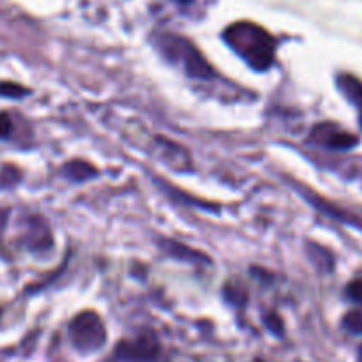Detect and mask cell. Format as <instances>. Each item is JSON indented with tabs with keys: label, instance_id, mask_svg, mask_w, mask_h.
I'll use <instances>...</instances> for the list:
<instances>
[{
	"label": "cell",
	"instance_id": "1",
	"mask_svg": "<svg viewBox=\"0 0 362 362\" xmlns=\"http://www.w3.org/2000/svg\"><path fill=\"white\" fill-rule=\"evenodd\" d=\"M226 45L243 57L253 69L264 71L274 62L276 42L267 30L250 21L230 25L223 34Z\"/></svg>",
	"mask_w": 362,
	"mask_h": 362
},
{
	"label": "cell",
	"instance_id": "2",
	"mask_svg": "<svg viewBox=\"0 0 362 362\" xmlns=\"http://www.w3.org/2000/svg\"><path fill=\"white\" fill-rule=\"evenodd\" d=\"M158 46L163 49L166 57L173 62L180 64L186 74L193 78H211L214 74L211 64L202 57V53L186 39L179 35L166 34L161 35Z\"/></svg>",
	"mask_w": 362,
	"mask_h": 362
},
{
	"label": "cell",
	"instance_id": "3",
	"mask_svg": "<svg viewBox=\"0 0 362 362\" xmlns=\"http://www.w3.org/2000/svg\"><path fill=\"white\" fill-rule=\"evenodd\" d=\"M69 336L73 345L80 352H94L106 341V329L103 320L94 311H83L69 325Z\"/></svg>",
	"mask_w": 362,
	"mask_h": 362
},
{
	"label": "cell",
	"instance_id": "4",
	"mask_svg": "<svg viewBox=\"0 0 362 362\" xmlns=\"http://www.w3.org/2000/svg\"><path fill=\"white\" fill-rule=\"evenodd\" d=\"M117 357L122 362H156L159 357V343L154 334H141L120 343L117 346Z\"/></svg>",
	"mask_w": 362,
	"mask_h": 362
},
{
	"label": "cell",
	"instance_id": "5",
	"mask_svg": "<svg viewBox=\"0 0 362 362\" xmlns=\"http://www.w3.org/2000/svg\"><path fill=\"white\" fill-rule=\"evenodd\" d=\"M313 138L320 144H324L325 147L334 148V151H346V148H352L357 145V136L354 134L345 133V131L334 129V127L329 126H320L315 129Z\"/></svg>",
	"mask_w": 362,
	"mask_h": 362
},
{
	"label": "cell",
	"instance_id": "6",
	"mask_svg": "<svg viewBox=\"0 0 362 362\" xmlns=\"http://www.w3.org/2000/svg\"><path fill=\"white\" fill-rule=\"evenodd\" d=\"M32 233L28 235V246L34 247V250H42V247H48L52 244L49 239L48 226L41 221V219H34V223H30Z\"/></svg>",
	"mask_w": 362,
	"mask_h": 362
},
{
	"label": "cell",
	"instance_id": "7",
	"mask_svg": "<svg viewBox=\"0 0 362 362\" xmlns=\"http://www.w3.org/2000/svg\"><path fill=\"white\" fill-rule=\"evenodd\" d=\"M64 173H66V177H69L71 180H74V182H83V180L94 177L95 173H98V170L85 161H73L69 163V165L64 166Z\"/></svg>",
	"mask_w": 362,
	"mask_h": 362
},
{
	"label": "cell",
	"instance_id": "8",
	"mask_svg": "<svg viewBox=\"0 0 362 362\" xmlns=\"http://www.w3.org/2000/svg\"><path fill=\"white\" fill-rule=\"evenodd\" d=\"M338 81H339V88L345 92L346 98H349L352 103H356V105H359L362 108V83L361 81L356 80L354 76H349V74H345V76H339Z\"/></svg>",
	"mask_w": 362,
	"mask_h": 362
},
{
	"label": "cell",
	"instance_id": "9",
	"mask_svg": "<svg viewBox=\"0 0 362 362\" xmlns=\"http://www.w3.org/2000/svg\"><path fill=\"white\" fill-rule=\"evenodd\" d=\"M163 246H165V250L168 251L170 255H173V257H177V258H182V260H194V262L204 260V262H207V258H205L204 255H198V251L189 250V247L182 246V244H177V243H172V240H166Z\"/></svg>",
	"mask_w": 362,
	"mask_h": 362
},
{
	"label": "cell",
	"instance_id": "10",
	"mask_svg": "<svg viewBox=\"0 0 362 362\" xmlns=\"http://www.w3.org/2000/svg\"><path fill=\"white\" fill-rule=\"evenodd\" d=\"M343 325L354 334H362V313L361 311H350L343 320Z\"/></svg>",
	"mask_w": 362,
	"mask_h": 362
},
{
	"label": "cell",
	"instance_id": "11",
	"mask_svg": "<svg viewBox=\"0 0 362 362\" xmlns=\"http://www.w3.org/2000/svg\"><path fill=\"white\" fill-rule=\"evenodd\" d=\"M27 92V88L18 83H0V94L7 95V98H21Z\"/></svg>",
	"mask_w": 362,
	"mask_h": 362
},
{
	"label": "cell",
	"instance_id": "12",
	"mask_svg": "<svg viewBox=\"0 0 362 362\" xmlns=\"http://www.w3.org/2000/svg\"><path fill=\"white\" fill-rule=\"evenodd\" d=\"M346 293L356 303H362V279H356V281L350 283L349 288H346Z\"/></svg>",
	"mask_w": 362,
	"mask_h": 362
},
{
	"label": "cell",
	"instance_id": "13",
	"mask_svg": "<svg viewBox=\"0 0 362 362\" xmlns=\"http://www.w3.org/2000/svg\"><path fill=\"white\" fill-rule=\"evenodd\" d=\"M13 131V122H11L7 113H0V138H7Z\"/></svg>",
	"mask_w": 362,
	"mask_h": 362
},
{
	"label": "cell",
	"instance_id": "14",
	"mask_svg": "<svg viewBox=\"0 0 362 362\" xmlns=\"http://www.w3.org/2000/svg\"><path fill=\"white\" fill-rule=\"evenodd\" d=\"M265 322H267V327L271 329L274 334H281L283 325H281V320H279L278 317H274V315H269V317L265 318Z\"/></svg>",
	"mask_w": 362,
	"mask_h": 362
},
{
	"label": "cell",
	"instance_id": "15",
	"mask_svg": "<svg viewBox=\"0 0 362 362\" xmlns=\"http://www.w3.org/2000/svg\"><path fill=\"white\" fill-rule=\"evenodd\" d=\"M359 362H362V345H361V349H359Z\"/></svg>",
	"mask_w": 362,
	"mask_h": 362
},
{
	"label": "cell",
	"instance_id": "16",
	"mask_svg": "<svg viewBox=\"0 0 362 362\" xmlns=\"http://www.w3.org/2000/svg\"><path fill=\"white\" fill-rule=\"evenodd\" d=\"M179 2H182V4H187V2H191V0H179Z\"/></svg>",
	"mask_w": 362,
	"mask_h": 362
},
{
	"label": "cell",
	"instance_id": "17",
	"mask_svg": "<svg viewBox=\"0 0 362 362\" xmlns=\"http://www.w3.org/2000/svg\"><path fill=\"white\" fill-rule=\"evenodd\" d=\"M361 126H362V113H361Z\"/></svg>",
	"mask_w": 362,
	"mask_h": 362
}]
</instances>
